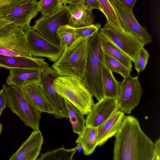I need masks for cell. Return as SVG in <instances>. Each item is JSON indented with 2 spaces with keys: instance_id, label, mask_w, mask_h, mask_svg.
Returning <instances> with one entry per match:
<instances>
[{
  "instance_id": "6da1fadb",
  "label": "cell",
  "mask_w": 160,
  "mask_h": 160,
  "mask_svg": "<svg viewBox=\"0 0 160 160\" xmlns=\"http://www.w3.org/2000/svg\"><path fill=\"white\" fill-rule=\"evenodd\" d=\"M115 136L113 160H153L155 143L142 131L134 117L125 116Z\"/></svg>"
},
{
  "instance_id": "7a4b0ae2",
  "label": "cell",
  "mask_w": 160,
  "mask_h": 160,
  "mask_svg": "<svg viewBox=\"0 0 160 160\" xmlns=\"http://www.w3.org/2000/svg\"><path fill=\"white\" fill-rule=\"evenodd\" d=\"M89 38H78L64 49L60 57L52 66L60 76L75 77L82 80L87 61Z\"/></svg>"
},
{
  "instance_id": "3957f363",
  "label": "cell",
  "mask_w": 160,
  "mask_h": 160,
  "mask_svg": "<svg viewBox=\"0 0 160 160\" xmlns=\"http://www.w3.org/2000/svg\"><path fill=\"white\" fill-rule=\"evenodd\" d=\"M104 56L99 42V30L89 39L87 61L82 80L92 95L98 101L104 98L102 82Z\"/></svg>"
},
{
  "instance_id": "277c9868",
  "label": "cell",
  "mask_w": 160,
  "mask_h": 160,
  "mask_svg": "<svg viewBox=\"0 0 160 160\" xmlns=\"http://www.w3.org/2000/svg\"><path fill=\"white\" fill-rule=\"evenodd\" d=\"M57 92L71 102L84 115L87 114L94 104L93 96L81 79L73 77L59 76L53 82Z\"/></svg>"
},
{
  "instance_id": "5b68a950",
  "label": "cell",
  "mask_w": 160,
  "mask_h": 160,
  "mask_svg": "<svg viewBox=\"0 0 160 160\" xmlns=\"http://www.w3.org/2000/svg\"><path fill=\"white\" fill-rule=\"evenodd\" d=\"M8 106L24 123L33 130H39L41 112L34 107L22 90L14 86L2 85Z\"/></svg>"
},
{
  "instance_id": "8992f818",
  "label": "cell",
  "mask_w": 160,
  "mask_h": 160,
  "mask_svg": "<svg viewBox=\"0 0 160 160\" xmlns=\"http://www.w3.org/2000/svg\"><path fill=\"white\" fill-rule=\"evenodd\" d=\"M99 31L106 38L122 49L133 62L140 50L146 44L141 39L108 22Z\"/></svg>"
},
{
  "instance_id": "52a82bcc",
  "label": "cell",
  "mask_w": 160,
  "mask_h": 160,
  "mask_svg": "<svg viewBox=\"0 0 160 160\" xmlns=\"http://www.w3.org/2000/svg\"><path fill=\"white\" fill-rule=\"evenodd\" d=\"M23 30L33 57L45 58L54 62L60 57L64 49L59 45L50 42L32 29L30 26Z\"/></svg>"
},
{
  "instance_id": "ba28073f",
  "label": "cell",
  "mask_w": 160,
  "mask_h": 160,
  "mask_svg": "<svg viewBox=\"0 0 160 160\" xmlns=\"http://www.w3.org/2000/svg\"><path fill=\"white\" fill-rule=\"evenodd\" d=\"M0 47L14 51L23 56L32 57L24 31L14 24L0 19Z\"/></svg>"
},
{
  "instance_id": "9c48e42d",
  "label": "cell",
  "mask_w": 160,
  "mask_h": 160,
  "mask_svg": "<svg viewBox=\"0 0 160 160\" xmlns=\"http://www.w3.org/2000/svg\"><path fill=\"white\" fill-rule=\"evenodd\" d=\"M67 6L64 5L60 10L52 16L41 17L31 28L50 42L59 45L57 30L59 27L68 24L70 18Z\"/></svg>"
},
{
  "instance_id": "30bf717a",
  "label": "cell",
  "mask_w": 160,
  "mask_h": 160,
  "mask_svg": "<svg viewBox=\"0 0 160 160\" xmlns=\"http://www.w3.org/2000/svg\"><path fill=\"white\" fill-rule=\"evenodd\" d=\"M143 93L138 76H131L124 78L120 82L119 93L117 98L119 110L130 113L137 106Z\"/></svg>"
},
{
  "instance_id": "8fae6325",
  "label": "cell",
  "mask_w": 160,
  "mask_h": 160,
  "mask_svg": "<svg viewBox=\"0 0 160 160\" xmlns=\"http://www.w3.org/2000/svg\"><path fill=\"white\" fill-rule=\"evenodd\" d=\"M59 76L54 69L48 66L42 69L40 85L43 93L55 109V118H68L64 98L57 92L53 86L54 80Z\"/></svg>"
},
{
  "instance_id": "7c38bea8",
  "label": "cell",
  "mask_w": 160,
  "mask_h": 160,
  "mask_svg": "<svg viewBox=\"0 0 160 160\" xmlns=\"http://www.w3.org/2000/svg\"><path fill=\"white\" fill-rule=\"evenodd\" d=\"M114 8L123 28L128 32L141 39L146 44L152 41L151 36L145 28L142 26L131 12L116 0H109Z\"/></svg>"
},
{
  "instance_id": "4fadbf2b",
  "label": "cell",
  "mask_w": 160,
  "mask_h": 160,
  "mask_svg": "<svg viewBox=\"0 0 160 160\" xmlns=\"http://www.w3.org/2000/svg\"><path fill=\"white\" fill-rule=\"evenodd\" d=\"M39 12V1L30 0L17 6L0 19L15 25L23 30L30 26L31 21Z\"/></svg>"
},
{
  "instance_id": "5bb4252c",
  "label": "cell",
  "mask_w": 160,
  "mask_h": 160,
  "mask_svg": "<svg viewBox=\"0 0 160 160\" xmlns=\"http://www.w3.org/2000/svg\"><path fill=\"white\" fill-rule=\"evenodd\" d=\"M118 110L117 99L104 97L94 104L87 114L85 124L97 128Z\"/></svg>"
},
{
  "instance_id": "9a60e30c",
  "label": "cell",
  "mask_w": 160,
  "mask_h": 160,
  "mask_svg": "<svg viewBox=\"0 0 160 160\" xmlns=\"http://www.w3.org/2000/svg\"><path fill=\"white\" fill-rule=\"evenodd\" d=\"M43 142L40 130H33L9 160H36L40 154Z\"/></svg>"
},
{
  "instance_id": "2e32d148",
  "label": "cell",
  "mask_w": 160,
  "mask_h": 160,
  "mask_svg": "<svg viewBox=\"0 0 160 160\" xmlns=\"http://www.w3.org/2000/svg\"><path fill=\"white\" fill-rule=\"evenodd\" d=\"M6 82L19 89L29 84H40L42 69L38 68H17L8 69Z\"/></svg>"
},
{
  "instance_id": "e0dca14e",
  "label": "cell",
  "mask_w": 160,
  "mask_h": 160,
  "mask_svg": "<svg viewBox=\"0 0 160 160\" xmlns=\"http://www.w3.org/2000/svg\"><path fill=\"white\" fill-rule=\"evenodd\" d=\"M40 84L28 85L20 89L26 97L36 108L41 112L55 114V111L47 98L41 87Z\"/></svg>"
},
{
  "instance_id": "ac0fdd59",
  "label": "cell",
  "mask_w": 160,
  "mask_h": 160,
  "mask_svg": "<svg viewBox=\"0 0 160 160\" xmlns=\"http://www.w3.org/2000/svg\"><path fill=\"white\" fill-rule=\"evenodd\" d=\"M49 66L42 58L7 56L0 54V67L8 69L25 68L42 69Z\"/></svg>"
},
{
  "instance_id": "d6986e66",
  "label": "cell",
  "mask_w": 160,
  "mask_h": 160,
  "mask_svg": "<svg viewBox=\"0 0 160 160\" xmlns=\"http://www.w3.org/2000/svg\"><path fill=\"white\" fill-rule=\"evenodd\" d=\"M125 116L124 113L118 110L97 128V146L104 144L118 132Z\"/></svg>"
},
{
  "instance_id": "ffe728a7",
  "label": "cell",
  "mask_w": 160,
  "mask_h": 160,
  "mask_svg": "<svg viewBox=\"0 0 160 160\" xmlns=\"http://www.w3.org/2000/svg\"><path fill=\"white\" fill-rule=\"evenodd\" d=\"M67 7L70 14L68 24L69 26L77 28L95 23L92 11L86 9L82 1Z\"/></svg>"
},
{
  "instance_id": "44dd1931",
  "label": "cell",
  "mask_w": 160,
  "mask_h": 160,
  "mask_svg": "<svg viewBox=\"0 0 160 160\" xmlns=\"http://www.w3.org/2000/svg\"><path fill=\"white\" fill-rule=\"evenodd\" d=\"M99 38L104 54L119 61L131 72L132 61L130 57L120 48L104 37L99 31Z\"/></svg>"
},
{
  "instance_id": "7402d4cb",
  "label": "cell",
  "mask_w": 160,
  "mask_h": 160,
  "mask_svg": "<svg viewBox=\"0 0 160 160\" xmlns=\"http://www.w3.org/2000/svg\"><path fill=\"white\" fill-rule=\"evenodd\" d=\"M97 128L86 126L82 133L76 140L75 143L82 147L86 155L92 154L97 146Z\"/></svg>"
},
{
  "instance_id": "603a6c76",
  "label": "cell",
  "mask_w": 160,
  "mask_h": 160,
  "mask_svg": "<svg viewBox=\"0 0 160 160\" xmlns=\"http://www.w3.org/2000/svg\"><path fill=\"white\" fill-rule=\"evenodd\" d=\"M102 82L104 97L117 99L120 82L117 81L112 72L104 63L102 69Z\"/></svg>"
},
{
  "instance_id": "cb8c5ba5",
  "label": "cell",
  "mask_w": 160,
  "mask_h": 160,
  "mask_svg": "<svg viewBox=\"0 0 160 160\" xmlns=\"http://www.w3.org/2000/svg\"><path fill=\"white\" fill-rule=\"evenodd\" d=\"M68 118L74 133L80 135L85 127L84 114L71 102L64 98Z\"/></svg>"
},
{
  "instance_id": "d4e9b609",
  "label": "cell",
  "mask_w": 160,
  "mask_h": 160,
  "mask_svg": "<svg viewBox=\"0 0 160 160\" xmlns=\"http://www.w3.org/2000/svg\"><path fill=\"white\" fill-rule=\"evenodd\" d=\"M80 145L73 148L66 149L63 146L41 154L39 160H72L75 153L78 150Z\"/></svg>"
},
{
  "instance_id": "484cf974",
  "label": "cell",
  "mask_w": 160,
  "mask_h": 160,
  "mask_svg": "<svg viewBox=\"0 0 160 160\" xmlns=\"http://www.w3.org/2000/svg\"><path fill=\"white\" fill-rule=\"evenodd\" d=\"M59 45L64 49L76 39L75 28L68 24L59 27L57 31Z\"/></svg>"
},
{
  "instance_id": "4316f807",
  "label": "cell",
  "mask_w": 160,
  "mask_h": 160,
  "mask_svg": "<svg viewBox=\"0 0 160 160\" xmlns=\"http://www.w3.org/2000/svg\"><path fill=\"white\" fill-rule=\"evenodd\" d=\"M101 11L104 14L107 22L111 25L123 28L117 14L109 0H98Z\"/></svg>"
},
{
  "instance_id": "83f0119b",
  "label": "cell",
  "mask_w": 160,
  "mask_h": 160,
  "mask_svg": "<svg viewBox=\"0 0 160 160\" xmlns=\"http://www.w3.org/2000/svg\"><path fill=\"white\" fill-rule=\"evenodd\" d=\"M40 12L42 16H52L60 10L64 4L62 0H41L39 1Z\"/></svg>"
},
{
  "instance_id": "f1b7e54d",
  "label": "cell",
  "mask_w": 160,
  "mask_h": 160,
  "mask_svg": "<svg viewBox=\"0 0 160 160\" xmlns=\"http://www.w3.org/2000/svg\"><path fill=\"white\" fill-rule=\"evenodd\" d=\"M104 62L105 65L112 72L119 74L123 78L131 76V72L126 67L108 55L104 54Z\"/></svg>"
},
{
  "instance_id": "f546056e",
  "label": "cell",
  "mask_w": 160,
  "mask_h": 160,
  "mask_svg": "<svg viewBox=\"0 0 160 160\" xmlns=\"http://www.w3.org/2000/svg\"><path fill=\"white\" fill-rule=\"evenodd\" d=\"M75 28L76 39L80 38H89L100 29L101 25L94 23Z\"/></svg>"
},
{
  "instance_id": "4dcf8cb0",
  "label": "cell",
  "mask_w": 160,
  "mask_h": 160,
  "mask_svg": "<svg viewBox=\"0 0 160 160\" xmlns=\"http://www.w3.org/2000/svg\"><path fill=\"white\" fill-rule=\"evenodd\" d=\"M149 54L148 51L142 48L138 52L134 62L135 68L138 72L143 71L148 62Z\"/></svg>"
},
{
  "instance_id": "1f68e13d",
  "label": "cell",
  "mask_w": 160,
  "mask_h": 160,
  "mask_svg": "<svg viewBox=\"0 0 160 160\" xmlns=\"http://www.w3.org/2000/svg\"><path fill=\"white\" fill-rule=\"evenodd\" d=\"M30 0H0V18L9 13L14 8Z\"/></svg>"
},
{
  "instance_id": "d6a6232c",
  "label": "cell",
  "mask_w": 160,
  "mask_h": 160,
  "mask_svg": "<svg viewBox=\"0 0 160 160\" xmlns=\"http://www.w3.org/2000/svg\"><path fill=\"white\" fill-rule=\"evenodd\" d=\"M82 2L83 6L88 10L96 9L101 11L98 0H82Z\"/></svg>"
},
{
  "instance_id": "836d02e7",
  "label": "cell",
  "mask_w": 160,
  "mask_h": 160,
  "mask_svg": "<svg viewBox=\"0 0 160 160\" xmlns=\"http://www.w3.org/2000/svg\"><path fill=\"white\" fill-rule=\"evenodd\" d=\"M119 3L131 12L138 0H116Z\"/></svg>"
},
{
  "instance_id": "e575fe53",
  "label": "cell",
  "mask_w": 160,
  "mask_h": 160,
  "mask_svg": "<svg viewBox=\"0 0 160 160\" xmlns=\"http://www.w3.org/2000/svg\"><path fill=\"white\" fill-rule=\"evenodd\" d=\"M7 105V97L2 88L0 91V118L2 111L6 107Z\"/></svg>"
},
{
  "instance_id": "d590c367",
  "label": "cell",
  "mask_w": 160,
  "mask_h": 160,
  "mask_svg": "<svg viewBox=\"0 0 160 160\" xmlns=\"http://www.w3.org/2000/svg\"><path fill=\"white\" fill-rule=\"evenodd\" d=\"M0 54L7 56H23L12 50L0 47Z\"/></svg>"
},
{
  "instance_id": "8d00e7d4",
  "label": "cell",
  "mask_w": 160,
  "mask_h": 160,
  "mask_svg": "<svg viewBox=\"0 0 160 160\" xmlns=\"http://www.w3.org/2000/svg\"><path fill=\"white\" fill-rule=\"evenodd\" d=\"M160 138H158L155 143L154 155L153 160H160Z\"/></svg>"
},
{
  "instance_id": "74e56055",
  "label": "cell",
  "mask_w": 160,
  "mask_h": 160,
  "mask_svg": "<svg viewBox=\"0 0 160 160\" xmlns=\"http://www.w3.org/2000/svg\"><path fill=\"white\" fill-rule=\"evenodd\" d=\"M64 5L72 4L82 1V0H62Z\"/></svg>"
},
{
  "instance_id": "f35d334b",
  "label": "cell",
  "mask_w": 160,
  "mask_h": 160,
  "mask_svg": "<svg viewBox=\"0 0 160 160\" xmlns=\"http://www.w3.org/2000/svg\"><path fill=\"white\" fill-rule=\"evenodd\" d=\"M2 129V125L1 123H0V136Z\"/></svg>"
}]
</instances>
